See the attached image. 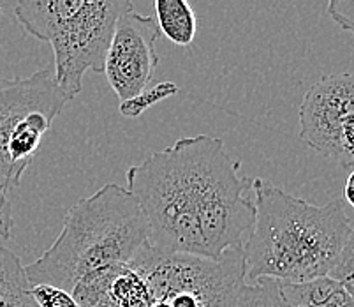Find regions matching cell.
Wrapping results in <instances>:
<instances>
[{"label": "cell", "instance_id": "1", "mask_svg": "<svg viewBox=\"0 0 354 307\" xmlns=\"http://www.w3.org/2000/svg\"><path fill=\"white\" fill-rule=\"evenodd\" d=\"M221 138H180L127 170L148 242L164 253L217 260L243 247L256 218L252 179L240 175Z\"/></svg>", "mask_w": 354, "mask_h": 307}, {"label": "cell", "instance_id": "2", "mask_svg": "<svg viewBox=\"0 0 354 307\" xmlns=\"http://www.w3.org/2000/svg\"><path fill=\"white\" fill-rule=\"evenodd\" d=\"M256 218L241 247L245 281L305 283L331 277L353 290L354 234L342 200L317 205L252 179Z\"/></svg>", "mask_w": 354, "mask_h": 307}, {"label": "cell", "instance_id": "3", "mask_svg": "<svg viewBox=\"0 0 354 307\" xmlns=\"http://www.w3.org/2000/svg\"><path fill=\"white\" fill-rule=\"evenodd\" d=\"M148 244V228L136 198L125 187L106 184L74 203L62 231L34 263L25 267L28 284H50L73 293L90 274L129 263Z\"/></svg>", "mask_w": 354, "mask_h": 307}, {"label": "cell", "instance_id": "4", "mask_svg": "<svg viewBox=\"0 0 354 307\" xmlns=\"http://www.w3.org/2000/svg\"><path fill=\"white\" fill-rule=\"evenodd\" d=\"M133 0H18L15 16L27 34L51 46L55 82L67 99L83 89L86 71L102 73L115 27Z\"/></svg>", "mask_w": 354, "mask_h": 307}, {"label": "cell", "instance_id": "5", "mask_svg": "<svg viewBox=\"0 0 354 307\" xmlns=\"http://www.w3.org/2000/svg\"><path fill=\"white\" fill-rule=\"evenodd\" d=\"M131 263L147 281L150 307H227L245 281L241 247L210 260L164 253L148 242Z\"/></svg>", "mask_w": 354, "mask_h": 307}, {"label": "cell", "instance_id": "6", "mask_svg": "<svg viewBox=\"0 0 354 307\" xmlns=\"http://www.w3.org/2000/svg\"><path fill=\"white\" fill-rule=\"evenodd\" d=\"M67 103L53 67L25 78H0V187L8 193L20 186L44 134Z\"/></svg>", "mask_w": 354, "mask_h": 307}, {"label": "cell", "instance_id": "7", "mask_svg": "<svg viewBox=\"0 0 354 307\" xmlns=\"http://www.w3.org/2000/svg\"><path fill=\"white\" fill-rule=\"evenodd\" d=\"M300 140L344 170L354 164V80L351 73L328 74L315 82L298 112Z\"/></svg>", "mask_w": 354, "mask_h": 307}, {"label": "cell", "instance_id": "8", "mask_svg": "<svg viewBox=\"0 0 354 307\" xmlns=\"http://www.w3.org/2000/svg\"><path fill=\"white\" fill-rule=\"evenodd\" d=\"M153 16L129 11L118 20L104 57L102 73L122 101L147 89L159 64L156 41L159 40Z\"/></svg>", "mask_w": 354, "mask_h": 307}, {"label": "cell", "instance_id": "9", "mask_svg": "<svg viewBox=\"0 0 354 307\" xmlns=\"http://www.w3.org/2000/svg\"><path fill=\"white\" fill-rule=\"evenodd\" d=\"M71 295L80 307H150L152 300L143 274L131 261L90 274Z\"/></svg>", "mask_w": 354, "mask_h": 307}, {"label": "cell", "instance_id": "10", "mask_svg": "<svg viewBox=\"0 0 354 307\" xmlns=\"http://www.w3.org/2000/svg\"><path fill=\"white\" fill-rule=\"evenodd\" d=\"M277 286L291 307H354L353 290L331 277L305 283H277Z\"/></svg>", "mask_w": 354, "mask_h": 307}, {"label": "cell", "instance_id": "11", "mask_svg": "<svg viewBox=\"0 0 354 307\" xmlns=\"http://www.w3.org/2000/svg\"><path fill=\"white\" fill-rule=\"evenodd\" d=\"M160 35L180 48H189L198 34V16L189 0H153Z\"/></svg>", "mask_w": 354, "mask_h": 307}, {"label": "cell", "instance_id": "12", "mask_svg": "<svg viewBox=\"0 0 354 307\" xmlns=\"http://www.w3.org/2000/svg\"><path fill=\"white\" fill-rule=\"evenodd\" d=\"M0 307H39L30 295L24 263L4 245H0Z\"/></svg>", "mask_w": 354, "mask_h": 307}, {"label": "cell", "instance_id": "13", "mask_svg": "<svg viewBox=\"0 0 354 307\" xmlns=\"http://www.w3.org/2000/svg\"><path fill=\"white\" fill-rule=\"evenodd\" d=\"M227 307H291L282 299L275 281L259 279L238 286Z\"/></svg>", "mask_w": 354, "mask_h": 307}, {"label": "cell", "instance_id": "14", "mask_svg": "<svg viewBox=\"0 0 354 307\" xmlns=\"http://www.w3.org/2000/svg\"><path fill=\"white\" fill-rule=\"evenodd\" d=\"M178 94V87L173 82H160L153 87H147L145 90H141L140 94H136L134 98L127 99V101L120 103V113L127 119H138L140 115H143L147 109H150L152 106H156L157 103H162L164 99L173 98Z\"/></svg>", "mask_w": 354, "mask_h": 307}, {"label": "cell", "instance_id": "15", "mask_svg": "<svg viewBox=\"0 0 354 307\" xmlns=\"http://www.w3.org/2000/svg\"><path fill=\"white\" fill-rule=\"evenodd\" d=\"M30 295L39 307H80L69 292L50 284H34L30 286Z\"/></svg>", "mask_w": 354, "mask_h": 307}, {"label": "cell", "instance_id": "16", "mask_svg": "<svg viewBox=\"0 0 354 307\" xmlns=\"http://www.w3.org/2000/svg\"><path fill=\"white\" fill-rule=\"evenodd\" d=\"M328 15L342 30H354V0H328Z\"/></svg>", "mask_w": 354, "mask_h": 307}, {"label": "cell", "instance_id": "17", "mask_svg": "<svg viewBox=\"0 0 354 307\" xmlns=\"http://www.w3.org/2000/svg\"><path fill=\"white\" fill-rule=\"evenodd\" d=\"M15 219H12V205L8 196V191L0 187V240L11 238Z\"/></svg>", "mask_w": 354, "mask_h": 307}, {"label": "cell", "instance_id": "18", "mask_svg": "<svg viewBox=\"0 0 354 307\" xmlns=\"http://www.w3.org/2000/svg\"><path fill=\"white\" fill-rule=\"evenodd\" d=\"M353 182H354V175H353V171H349V175H347V180H346V187H344V200H346V205L347 207H353L354 205V200H353Z\"/></svg>", "mask_w": 354, "mask_h": 307}, {"label": "cell", "instance_id": "19", "mask_svg": "<svg viewBox=\"0 0 354 307\" xmlns=\"http://www.w3.org/2000/svg\"><path fill=\"white\" fill-rule=\"evenodd\" d=\"M0 11H2V8H0Z\"/></svg>", "mask_w": 354, "mask_h": 307}]
</instances>
